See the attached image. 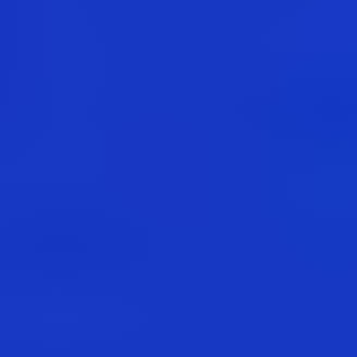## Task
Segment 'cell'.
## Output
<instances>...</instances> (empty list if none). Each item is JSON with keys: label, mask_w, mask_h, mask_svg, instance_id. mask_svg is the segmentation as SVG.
<instances>
[{"label": "cell", "mask_w": 357, "mask_h": 357, "mask_svg": "<svg viewBox=\"0 0 357 357\" xmlns=\"http://www.w3.org/2000/svg\"><path fill=\"white\" fill-rule=\"evenodd\" d=\"M139 236L122 218H17L0 227V261H52V271H70V261H131Z\"/></svg>", "instance_id": "cell-1"}]
</instances>
